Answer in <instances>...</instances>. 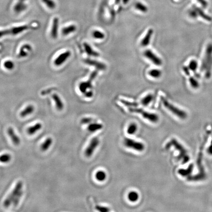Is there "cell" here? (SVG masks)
Wrapping results in <instances>:
<instances>
[{
  "label": "cell",
  "mask_w": 212,
  "mask_h": 212,
  "mask_svg": "<svg viewBox=\"0 0 212 212\" xmlns=\"http://www.w3.org/2000/svg\"><path fill=\"white\" fill-rule=\"evenodd\" d=\"M193 164H190L187 169H180L178 171V173L182 176L188 177L193 172Z\"/></svg>",
  "instance_id": "ac0fdd59"
},
{
  "label": "cell",
  "mask_w": 212,
  "mask_h": 212,
  "mask_svg": "<svg viewBox=\"0 0 212 212\" xmlns=\"http://www.w3.org/2000/svg\"><path fill=\"white\" fill-rule=\"evenodd\" d=\"M189 80L190 86L192 87V88L194 89H197L199 88L200 84L197 79L193 77H190Z\"/></svg>",
  "instance_id": "f546056e"
},
{
  "label": "cell",
  "mask_w": 212,
  "mask_h": 212,
  "mask_svg": "<svg viewBox=\"0 0 212 212\" xmlns=\"http://www.w3.org/2000/svg\"><path fill=\"white\" fill-rule=\"evenodd\" d=\"M71 54V53L70 51H67L61 53L55 59L54 61V64L56 67H59L63 64L70 58Z\"/></svg>",
  "instance_id": "ba28073f"
},
{
  "label": "cell",
  "mask_w": 212,
  "mask_h": 212,
  "mask_svg": "<svg viewBox=\"0 0 212 212\" xmlns=\"http://www.w3.org/2000/svg\"><path fill=\"white\" fill-rule=\"evenodd\" d=\"M29 27L28 25H22L18 27H13L9 30V33H11L12 35H17L21 32L26 31L29 29Z\"/></svg>",
  "instance_id": "9a60e30c"
},
{
  "label": "cell",
  "mask_w": 212,
  "mask_h": 212,
  "mask_svg": "<svg viewBox=\"0 0 212 212\" xmlns=\"http://www.w3.org/2000/svg\"><path fill=\"white\" fill-rule=\"evenodd\" d=\"M8 135H9L10 138L12 139V142L16 145H18L20 143V139L18 137V135L16 134V133L14 132L13 128L12 127H9L8 128Z\"/></svg>",
  "instance_id": "7c38bea8"
},
{
  "label": "cell",
  "mask_w": 212,
  "mask_h": 212,
  "mask_svg": "<svg viewBox=\"0 0 212 212\" xmlns=\"http://www.w3.org/2000/svg\"><path fill=\"white\" fill-rule=\"evenodd\" d=\"M137 128L138 127L135 123H132L128 127L127 133L130 135L134 134L135 133L137 132Z\"/></svg>",
  "instance_id": "d590c367"
},
{
  "label": "cell",
  "mask_w": 212,
  "mask_h": 212,
  "mask_svg": "<svg viewBox=\"0 0 212 212\" xmlns=\"http://www.w3.org/2000/svg\"><path fill=\"white\" fill-rule=\"evenodd\" d=\"M153 33V29H150L148 30L146 35H145V37L143 38V39L141 42V45L142 46H146L149 44Z\"/></svg>",
  "instance_id": "d6986e66"
},
{
  "label": "cell",
  "mask_w": 212,
  "mask_h": 212,
  "mask_svg": "<svg viewBox=\"0 0 212 212\" xmlns=\"http://www.w3.org/2000/svg\"><path fill=\"white\" fill-rule=\"evenodd\" d=\"M84 95H85L86 97H87V98H91L93 96V92L91 91H87H87L86 93H84Z\"/></svg>",
  "instance_id": "bcb514c9"
},
{
  "label": "cell",
  "mask_w": 212,
  "mask_h": 212,
  "mask_svg": "<svg viewBox=\"0 0 212 212\" xmlns=\"http://www.w3.org/2000/svg\"><path fill=\"white\" fill-rule=\"evenodd\" d=\"M25 0H19L14 7V12L16 13H19L27 9V6L24 3Z\"/></svg>",
  "instance_id": "5bb4252c"
},
{
  "label": "cell",
  "mask_w": 212,
  "mask_h": 212,
  "mask_svg": "<svg viewBox=\"0 0 212 212\" xmlns=\"http://www.w3.org/2000/svg\"><path fill=\"white\" fill-rule=\"evenodd\" d=\"M121 103L124 104V105L127 106V107H137L138 105V104L135 102H128V101H126L124 100H120Z\"/></svg>",
  "instance_id": "ab89813d"
},
{
  "label": "cell",
  "mask_w": 212,
  "mask_h": 212,
  "mask_svg": "<svg viewBox=\"0 0 212 212\" xmlns=\"http://www.w3.org/2000/svg\"><path fill=\"white\" fill-rule=\"evenodd\" d=\"M85 63L89 65L94 66L99 70H105L106 68V66L105 64L96 60H91L87 59L85 60Z\"/></svg>",
  "instance_id": "2e32d148"
},
{
  "label": "cell",
  "mask_w": 212,
  "mask_h": 212,
  "mask_svg": "<svg viewBox=\"0 0 212 212\" xmlns=\"http://www.w3.org/2000/svg\"><path fill=\"white\" fill-rule=\"evenodd\" d=\"M99 144V140L97 138H94L91 139L90 142V144L88 145V147H87L85 151V155L87 157H90L92 156L93 152L97 148Z\"/></svg>",
  "instance_id": "52a82bcc"
},
{
  "label": "cell",
  "mask_w": 212,
  "mask_h": 212,
  "mask_svg": "<svg viewBox=\"0 0 212 212\" xmlns=\"http://www.w3.org/2000/svg\"><path fill=\"white\" fill-rule=\"evenodd\" d=\"M96 209L98 211L101 212H108L110 211V209L107 207H103L101 206H96Z\"/></svg>",
  "instance_id": "60d3db41"
},
{
  "label": "cell",
  "mask_w": 212,
  "mask_h": 212,
  "mask_svg": "<svg viewBox=\"0 0 212 212\" xmlns=\"http://www.w3.org/2000/svg\"><path fill=\"white\" fill-rule=\"evenodd\" d=\"M4 67L8 70H12L14 68V63L12 60H8L4 63Z\"/></svg>",
  "instance_id": "74e56055"
},
{
  "label": "cell",
  "mask_w": 212,
  "mask_h": 212,
  "mask_svg": "<svg viewBox=\"0 0 212 212\" xmlns=\"http://www.w3.org/2000/svg\"><path fill=\"white\" fill-rule=\"evenodd\" d=\"M92 36L95 39H103L105 38L104 33L99 31H95L92 33Z\"/></svg>",
  "instance_id": "8d00e7d4"
},
{
  "label": "cell",
  "mask_w": 212,
  "mask_h": 212,
  "mask_svg": "<svg viewBox=\"0 0 212 212\" xmlns=\"http://www.w3.org/2000/svg\"><path fill=\"white\" fill-rule=\"evenodd\" d=\"M161 100H162V104L166 108L167 110H169V111H171V113L173 114L174 115L182 119H185L186 118V117H187V114L186 113L185 111L178 108L177 107L174 106L173 104H171L165 98L162 97Z\"/></svg>",
  "instance_id": "3957f363"
},
{
  "label": "cell",
  "mask_w": 212,
  "mask_h": 212,
  "mask_svg": "<svg viewBox=\"0 0 212 212\" xmlns=\"http://www.w3.org/2000/svg\"><path fill=\"white\" fill-rule=\"evenodd\" d=\"M53 143V139L51 138H48L44 141L43 143L41 145V150L42 151H46L48 149L49 147L51 146Z\"/></svg>",
  "instance_id": "d4e9b609"
},
{
  "label": "cell",
  "mask_w": 212,
  "mask_h": 212,
  "mask_svg": "<svg viewBox=\"0 0 212 212\" xmlns=\"http://www.w3.org/2000/svg\"><path fill=\"white\" fill-rule=\"evenodd\" d=\"M22 194H23V190H21L19 193H18V194L17 195L16 197L14 199V201H13V206L14 207H16L17 205L18 204V203L19 202L21 198V197H22Z\"/></svg>",
  "instance_id": "f35d334b"
},
{
  "label": "cell",
  "mask_w": 212,
  "mask_h": 212,
  "mask_svg": "<svg viewBox=\"0 0 212 212\" xmlns=\"http://www.w3.org/2000/svg\"><path fill=\"white\" fill-rule=\"evenodd\" d=\"M201 71L204 74L205 77L209 79L212 72V43L207 45L200 67Z\"/></svg>",
  "instance_id": "6da1fadb"
},
{
  "label": "cell",
  "mask_w": 212,
  "mask_h": 212,
  "mask_svg": "<svg viewBox=\"0 0 212 212\" xmlns=\"http://www.w3.org/2000/svg\"><path fill=\"white\" fill-rule=\"evenodd\" d=\"M12 157L9 154H5L0 156V162L2 163H7L10 162Z\"/></svg>",
  "instance_id": "e575fe53"
},
{
  "label": "cell",
  "mask_w": 212,
  "mask_h": 212,
  "mask_svg": "<svg viewBox=\"0 0 212 212\" xmlns=\"http://www.w3.org/2000/svg\"><path fill=\"white\" fill-rule=\"evenodd\" d=\"M77 29V27L74 25H71L69 26L64 27L61 30V33L63 36H67V35L75 32Z\"/></svg>",
  "instance_id": "ffe728a7"
},
{
  "label": "cell",
  "mask_w": 212,
  "mask_h": 212,
  "mask_svg": "<svg viewBox=\"0 0 212 212\" xmlns=\"http://www.w3.org/2000/svg\"><path fill=\"white\" fill-rule=\"evenodd\" d=\"M124 145L128 148H131L135 151H143L145 149V145L143 143L136 142V141L129 138H125L124 139Z\"/></svg>",
  "instance_id": "8992f818"
},
{
  "label": "cell",
  "mask_w": 212,
  "mask_h": 212,
  "mask_svg": "<svg viewBox=\"0 0 212 212\" xmlns=\"http://www.w3.org/2000/svg\"><path fill=\"white\" fill-rule=\"evenodd\" d=\"M171 146H173L175 149H176L178 151L180 152V154L178 156V158L182 160L183 164H186L190 160L189 156L187 154V152L186 150L184 148L183 146L180 145L175 139H172L170 142H169L166 146V149L170 148Z\"/></svg>",
  "instance_id": "7a4b0ae2"
},
{
  "label": "cell",
  "mask_w": 212,
  "mask_h": 212,
  "mask_svg": "<svg viewBox=\"0 0 212 212\" xmlns=\"http://www.w3.org/2000/svg\"><path fill=\"white\" fill-rule=\"evenodd\" d=\"M153 99V96L152 95L148 94L142 99L141 103L144 106H147L150 103Z\"/></svg>",
  "instance_id": "d6a6232c"
},
{
  "label": "cell",
  "mask_w": 212,
  "mask_h": 212,
  "mask_svg": "<svg viewBox=\"0 0 212 212\" xmlns=\"http://www.w3.org/2000/svg\"><path fill=\"white\" fill-rule=\"evenodd\" d=\"M198 67V63L196 60H190V61L189 64L188 65L190 70L193 72H194V73H196V72H197Z\"/></svg>",
  "instance_id": "4316f807"
},
{
  "label": "cell",
  "mask_w": 212,
  "mask_h": 212,
  "mask_svg": "<svg viewBox=\"0 0 212 212\" xmlns=\"http://www.w3.org/2000/svg\"><path fill=\"white\" fill-rule=\"evenodd\" d=\"M22 188H23V182L19 181L16 184L15 186L12 193H10L9 196H8L7 198L5 199V200L4 201L3 203L4 207L8 208L12 204L17 195L21 190H22Z\"/></svg>",
  "instance_id": "277c9868"
},
{
  "label": "cell",
  "mask_w": 212,
  "mask_h": 212,
  "mask_svg": "<svg viewBox=\"0 0 212 212\" xmlns=\"http://www.w3.org/2000/svg\"><path fill=\"white\" fill-rule=\"evenodd\" d=\"M84 46L85 51L87 55L91 56H95V57L99 56V54L94 51L91 47L87 43H84Z\"/></svg>",
  "instance_id": "cb8c5ba5"
},
{
  "label": "cell",
  "mask_w": 212,
  "mask_h": 212,
  "mask_svg": "<svg viewBox=\"0 0 212 212\" xmlns=\"http://www.w3.org/2000/svg\"><path fill=\"white\" fill-rule=\"evenodd\" d=\"M183 71L186 74V75L189 76L190 75V70L188 67H184L183 68Z\"/></svg>",
  "instance_id": "ee69618b"
},
{
  "label": "cell",
  "mask_w": 212,
  "mask_h": 212,
  "mask_svg": "<svg viewBox=\"0 0 212 212\" xmlns=\"http://www.w3.org/2000/svg\"><path fill=\"white\" fill-rule=\"evenodd\" d=\"M149 75L155 78H158L162 75V72L159 69H152L149 72Z\"/></svg>",
  "instance_id": "1f68e13d"
},
{
  "label": "cell",
  "mask_w": 212,
  "mask_h": 212,
  "mask_svg": "<svg viewBox=\"0 0 212 212\" xmlns=\"http://www.w3.org/2000/svg\"><path fill=\"white\" fill-rule=\"evenodd\" d=\"M92 80H88L87 82H82L80 84L79 90L82 93H85L87 92V90L92 87L91 85Z\"/></svg>",
  "instance_id": "44dd1931"
},
{
  "label": "cell",
  "mask_w": 212,
  "mask_h": 212,
  "mask_svg": "<svg viewBox=\"0 0 212 212\" xmlns=\"http://www.w3.org/2000/svg\"><path fill=\"white\" fill-rule=\"evenodd\" d=\"M42 124L40 123H37L32 126L29 127L27 130V133L29 135H32L39 131L42 128Z\"/></svg>",
  "instance_id": "603a6c76"
},
{
  "label": "cell",
  "mask_w": 212,
  "mask_h": 212,
  "mask_svg": "<svg viewBox=\"0 0 212 212\" xmlns=\"http://www.w3.org/2000/svg\"><path fill=\"white\" fill-rule=\"evenodd\" d=\"M35 111V107L33 105H29L20 113V116L22 118H25L28 115H31Z\"/></svg>",
  "instance_id": "7402d4cb"
},
{
  "label": "cell",
  "mask_w": 212,
  "mask_h": 212,
  "mask_svg": "<svg viewBox=\"0 0 212 212\" xmlns=\"http://www.w3.org/2000/svg\"><path fill=\"white\" fill-rule=\"evenodd\" d=\"M96 179L99 181H103L106 179V174L103 171H99L96 173L95 175Z\"/></svg>",
  "instance_id": "836d02e7"
},
{
  "label": "cell",
  "mask_w": 212,
  "mask_h": 212,
  "mask_svg": "<svg viewBox=\"0 0 212 212\" xmlns=\"http://www.w3.org/2000/svg\"><path fill=\"white\" fill-rule=\"evenodd\" d=\"M103 126L100 123H92L89 125L88 126V130L90 132H96L102 129Z\"/></svg>",
  "instance_id": "484cf974"
},
{
  "label": "cell",
  "mask_w": 212,
  "mask_h": 212,
  "mask_svg": "<svg viewBox=\"0 0 212 212\" xmlns=\"http://www.w3.org/2000/svg\"><path fill=\"white\" fill-rule=\"evenodd\" d=\"M41 1L49 9H54L56 7V4L53 0H41Z\"/></svg>",
  "instance_id": "4dcf8cb0"
},
{
  "label": "cell",
  "mask_w": 212,
  "mask_h": 212,
  "mask_svg": "<svg viewBox=\"0 0 212 212\" xmlns=\"http://www.w3.org/2000/svg\"><path fill=\"white\" fill-rule=\"evenodd\" d=\"M9 33V31H0V38Z\"/></svg>",
  "instance_id": "7dc6e473"
},
{
  "label": "cell",
  "mask_w": 212,
  "mask_h": 212,
  "mask_svg": "<svg viewBox=\"0 0 212 212\" xmlns=\"http://www.w3.org/2000/svg\"><path fill=\"white\" fill-rule=\"evenodd\" d=\"M211 143H212V142H211Z\"/></svg>",
  "instance_id": "f907efd6"
},
{
  "label": "cell",
  "mask_w": 212,
  "mask_h": 212,
  "mask_svg": "<svg viewBox=\"0 0 212 212\" xmlns=\"http://www.w3.org/2000/svg\"><path fill=\"white\" fill-rule=\"evenodd\" d=\"M92 119L91 118H84L81 120V123L82 124H88L92 121Z\"/></svg>",
  "instance_id": "b9f144b4"
},
{
  "label": "cell",
  "mask_w": 212,
  "mask_h": 212,
  "mask_svg": "<svg viewBox=\"0 0 212 212\" xmlns=\"http://www.w3.org/2000/svg\"><path fill=\"white\" fill-rule=\"evenodd\" d=\"M135 8L138 10H139L140 12H143V13H146L148 12V8L147 7L143 5L142 3L140 2H138L135 3Z\"/></svg>",
  "instance_id": "83f0119b"
},
{
  "label": "cell",
  "mask_w": 212,
  "mask_h": 212,
  "mask_svg": "<svg viewBox=\"0 0 212 212\" xmlns=\"http://www.w3.org/2000/svg\"><path fill=\"white\" fill-rule=\"evenodd\" d=\"M59 19L58 17H55L53 21L52 27L51 31V36L53 39H56L58 37Z\"/></svg>",
  "instance_id": "8fae6325"
},
{
  "label": "cell",
  "mask_w": 212,
  "mask_h": 212,
  "mask_svg": "<svg viewBox=\"0 0 212 212\" xmlns=\"http://www.w3.org/2000/svg\"><path fill=\"white\" fill-rule=\"evenodd\" d=\"M208 152L209 154L212 155V144L209 147L208 149Z\"/></svg>",
  "instance_id": "c3c4849f"
},
{
  "label": "cell",
  "mask_w": 212,
  "mask_h": 212,
  "mask_svg": "<svg viewBox=\"0 0 212 212\" xmlns=\"http://www.w3.org/2000/svg\"><path fill=\"white\" fill-rule=\"evenodd\" d=\"M197 1L200 3L201 5H202V7L204 8H206L208 5V3L206 0H197Z\"/></svg>",
  "instance_id": "7bdbcfd3"
},
{
  "label": "cell",
  "mask_w": 212,
  "mask_h": 212,
  "mask_svg": "<svg viewBox=\"0 0 212 212\" xmlns=\"http://www.w3.org/2000/svg\"><path fill=\"white\" fill-rule=\"evenodd\" d=\"M144 55L146 58L151 60L154 64L156 65H161L162 64V61L160 58L154 54L151 50H147L144 53Z\"/></svg>",
  "instance_id": "9c48e42d"
},
{
  "label": "cell",
  "mask_w": 212,
  "mask_h": 212,
  "mask_svg": "<svg viewBox=\"0 0 212 212\" xmlns=\"http://www.w3.org/2000/svg\"><path fill=\"white\" fill-rule=\"evenodd\" d=\"M130 0H123V2L124 4H127L129 2Z\"/></svg>",
  "instance_id": "681fc988"
},
{
  "label": "cell",
  "mask_w": 212,
  "mask_h": 212,
  "mask_svg": "<svg viewBox=\"0 0 212 212\" xmlns=\"http://www.w3.org/2000/svg\"><path fill=\"white\" fill-rule=\"evenodd\" d=\"M129 111L131 113H138L141 114L143 118L152 122H157L159 120V117L157 115L153 113H148L147 111H145L142 109L131 108L129 109Z\"/></svg>",
  "instance_id": "5b68a950"
},
{
  "label": "cell",
  "mask_w": 212,
  "mask_h": 212,
  "mask_svg": "<svg viewBox=\"0 0 212 212\" xmlns=\"http://www.w3.org/2000/svg\"><path fill=\"white\" fill-rule=\"evenodd\" d=\"M52 98L55 102L56 109L59 111L63 110V109L64 108V104L60 99V97L56 94H54L52 95Z\"/></svg>",
  "instance_id": "e0dca14e"
},
{
  "label": "cell",
  "mask_w": 212,
  "mask_h": 212,
  "mask_svg": "<svg viewBox=\"0 0 212 212\" xmlns=\"http://www.w3.org/2000/svg\"><path fill=\"white\" fill-rule=\"evenodd\" d=\"M128 198L129 201L131 202H136L139 198V196L137 192L132 191L129 193L128 195Z\"/></svg>",
  "instance_id": "f1b7e54d"
},
{
  "label": "cell",
  "mask_w": 212,
  "mask_h": 212,
  "mask_svg": "<svg viewBox=\"0 0 212 212\" xmlns=\"http://www.w3.org/2000/svg\"><path fill=\"white\" fill-rule=\"evenodd\" d=\"M32 51V47L28 44H25L21 47L18 54V57L25 58L26 56H28Z\"/></svg>",
  "instance_id": "30bf717a"
},
{
  "label": "cell",
  "mask_w": 212,
  "mask_h": 212,
  "mask_svg": "<svg viewBox=\"0 0 212 212\" xmlns=\"http://www.w3.org/2000/svg\"><path fill=\"white\" fill-rule=\"evenodd\" d=\"M97 75V71H94L92 72L91 74V76H90V79H89L91 80H93L94 79L95 77H96V76Z\"/></svg>",
  "instance_id": "f6af8a7d"
},
{
  "label": "cell",
  "mask_w": 212,
  "mask_h": 212,
  "mask_svg": "<svg viewBox=\"0 0 212 212\" xmlns=\"http://www.w3.org/2000/svg\"><path fill=\"white\" fill-rule=\"evenodd\" d=\"M193 6L194 9L196 10L197 17H200L201 18H202V19L206 21H208V22H211L212 21V17L208 15V14L205 13L204 11L201 9L197 7L196 5H193Z\"/></svg>",
  "instance_id": "4fadbf2b"
}]
</instances>
